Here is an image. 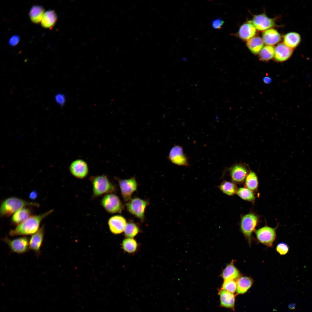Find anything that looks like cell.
<instances>
[{"instance_id": "obj_1", "label": "cell", "mask_w": 312, "mask_h": 312, "mask_svg": "<svg viewBox=\"0 0 312 312\" xmlns=\"http://www.w3.org/2000/svg\"><path fill=\"white\" fill-rule=\"evenodd\" d=\"M53 211V209L39 215L30 216L26 220L17 225L9 232L11 236L33 235L40 229L42 220Z\"/></svg>"}, {"instance_id": "obj_2", "label": "cell", "mask_w": 312, "mask_h": 312, "mask_svg": "<svg viewBox=\"0 0 312 312\" xmlns=\"http://www.w3.org/2000/svg\"><path fill=\"white\" fill-rule=\"evenodd\" d=\"M28 206L39 207V205L16 197H9L4 200L1 203L0 209L1 216L9 217L19 210Z\"/></svg>"}, {"instance_id": "obj_3", "label": "cell", "mask_w": 312, "mask_h": 312, "mask_svg": "<svg viewBox=\"0 0 312 312\" xmlns=\"http://www.w3.org/2000/svg\"><path fill=\"white\" fill-rule=\"evenodd\" d=\"M93 193L94 196L112 193L115 190L114 185L104 175L94 177L92 179Z\"/></svg>"}, {"instance_id": "obj_4", "label": "cell", "mask_w": 312, "mask_h": 312, "mask_svg": "<svg viewBox=\"0 0 312 312\" xmlns=\"http://www.w3.org/2000/svg\"><path fill=\"white\" fill-rule=\"evenodd\" d=\"M259 217L255 214L250 213L243 216L240 223V230L250 245L252 234L259 222Z\"/></svg>"}, {"instance_id": "obj_5", "label": "cell", "mask_w": 312, "mask_h": 312, "mask_svg": "<svg viewBox=\"0 0 312 312\" xmlns=\"http://www.w3.org/2000/svg\"><path fill=\"white\" fill-rule=\"evenodd\" d=\"M101 204L107 212L111 214L121 213L125 208L118 197L112 193L105 194L101 199Z\"/></svg>"}, {"instance_id": "obj_6", "label": "cell", "mask_w": 312, "mask_h": 312, "mask_svg": "<svg viewBox=\"0 0 312 312\" xmlns=\"http://www.w3.org/2000/svg\"><path fill=\"white\" fill-rule=\"evenodd\" d=\"M149 204L148 200L135 197L127 202L126 206L129 213L143 222L145 218V209Z\"/></svg>"}, {"instance_id": "obj_7", "label": "cell", "mask_w": 312, "mask_h": 312, "mask_svg": "<svg viewBox=\"0 0 312 312\" xmlns=\"http://www.w3.org/2000/svg\"><path fill=\"white\" fill-rule=\"evenodd\" d=\"M255 233L260 243L269 247L272 245L276 236L275 228L267 225L255 230Z\"/></svg>"}, {"instance_id": "obj_8", "label": "cell", "mask_w": 312, "mask_h": 312, "mask_svg": "<svg viewBox=\"0 0 312 312\" xmlns=\"http://www.w3.org/2000/svg\"><path fill=\"white\" fill-rule=\"evenodd\" d=\"M118 183L123 199L127 202L131 198L132 194L137 190L138 184L136 179L134 177L127 179H120Z\"/></svg>"}, {"instance_id": "obj_9", "label": "cell", "mask_w": 312, "mask_h": 312, "mask_svg": "<svg viewBox=\"0 0 312 312\" xmlns=\"http://www.w3.org/2000/svg\"><path fill=\"white\" fill-rule=\"evenodd\" d=\"M12 252L23 254L27 252L29 248V240L27 237H22L10 239L7 237L3 239Z\"/></svg>"}, {"instance_id": "obj_10", "label": "cell", "mask_w": 312, "mask_h": 312, "mask_svg": "<svg viewBox=\"0 0 312 312\" xmlns=\"http://www.w3.org/2000/svg\"><path fill=\"white\" fill-rule=\"evenodd\" d=\"M248 22L251 23L256 29L260 31H265L275 25V19L269 18L264 14L255 16Z\"/></svg>"}, {"instance_id": "obj_11", "label": "cell", "mask_w": 312, "mask_h": 312, "mask_svg": "<svg viewBox=\"0 0 312 312\" xmlns=\"http://www.w3.org/2000/svg\"><path fill=\"white\" fill-rule=\"evenodd\" d=\"M69 170L71 174L75 177L79 179H83L88 175V167L87 163L81 159H77L73 161L69 167Z\"/></svg>"}, {"instance_id": "obj_12", "label": "cell", "mask_w": 312, "mask_h": 312, "mask_svg": "<svg viewBox=\"0 0 312 312\" xmlns=\"http://www.w3.org/2000/svg\"><path fill=\"white\" fill-rule=\"evenodd\" d=\"M248 169L245 165L236 164L231 167L229 169L230 176L232 182L235 183L243 182L248 174Z\"/></svg>"}, {"instance_id": "obj_13", "label": "cell", "mask_w": 312, "mask_h": 312, "mask_svg": "<svg viewBox=\"0 0 312 312\" xmlns=\"http://www.w3.org/2000/svg\"><path fill=\"white\" fill-rule=\"evenodd\" d=\"M168 158L173 163L177 165L186 166H189L187 157L184 153L183 148L180 146H174L171 149Z\"/></svg>"}, {"instance_id": "obj_14", "label": "cell", "mask_w": 312, "mask_h": 312, "mask_svg": "<svg viewBox=\"0 0 312 312\" xmlns=\"http://www.w3.org/2000/svg\"><path fill=\"white\" fill-rule=\"evenodd\" d=\"M127 223L126 219L120 215L111 217L108 221L110 231L112 233L116 235L120 234L124 231Z\"/></svg>"}, {"instance_id": "obj_15", "label": "cell", "mask_w": 312, "mask_h": 312, "mask_svg": "<svg viewBox=\"0 0 312 312\" xmlns=\"http://www.w3.org/2000/svg\"><path fill=\"white\" fill-rule=\"evenodd\" d=\"M44 227H41L39 230L31 237L29 241V248L38 255L40 252L44 239Z\"/></svg>"}, {"instance_id": "obj_16", "label": "cell", "mask_w": 312, "mask_h": 312, "mask_svg": "<svg viewBox=\"0 0 312 312\" xmlns=\"http://www.w3.org/2000/svg\"><path fill=\"white\" fill-rule=\"evenodd\" d=\"M293 49L284 43L278 44L275 48L274 58L278 62H283L288 60L292 55Z\"/></svg>"}, {"instance_id": "obj_17", "label": "cell", "mask_w": 312, "mask_h": 312, "mask_svg": "<svg viewBox=\"0 0 312 312\" xmlns=\"http://www.w3.org/2000/svg\"><path fill=\"white\" fill-rule=\"evenodd\" d=\"M280 34L276 29H270L265 31L262 36L264 43L267 45H271L278 43L281 40Z\"/></svg>"}, {"instance_id": "obj_18", "label": "cell", "mask_w": 312, "mask_h": 312, "mask_svg": "<svg viewBox=\"0 0 312 312\" xmlns=\"http://www.w3.org/2000/svg\"><path fill=\"white\" fill-rule=\"evenodd\" d=\"M256 33V29L250 23L248 22L242 24L237 33V35L240 39L248 41L254 37Z\"/></svg>"}, {"instance_id": "obj_19", "label": "cell", "mask_w": 312, "mask_h": 312, "mask_svg": "<svg viewBox=\"0 0 312 312\" xmlns=\"http://www.w3.org/2000/svg\"><path fill=\"white\" fill-rule=\"evenodd\" d=\"M219 294L222 307L234 310L235 298L233 294L221 289Z\"/></svg>"}, {"instance_id": "obj_20", "label": "cell", "mask_w": 312, "mask_h": 312, "mask_svg": "<svg viewBox=\"0 0 312 312\" xmlns=\"http://www.w3.org/2000/svg\"><path fill=\"white\" fill-rule=\"evenodd\" d=\"M57 17L55 11L49 10L45 12L41 21L42 26L44 28L51 29L55 24Z\"/></svg>"}, {"instance_id": "obj_21", "label": "cell", "mask_w": 312, "mask_h": 312, "mask_svg": "<svg viewBox=\"0 0 312 312\" xmlns=\"http://www.w3.org/2000/svg\"><path fill=\"white\" fill-rule=\"evenodd\" d=\"M31 213L32 210L30 208H23L14 214L11 218V222L14 224H19L29 218Z\"/></svg>"}, {"instance_id": "obj_22", "label": "cell", "mask_w": 312, "mask_h": 312, "mask_svg": "<svg viewBox=\"0 0 312 312\" xmlns=\"http://www.w3.org/2000/svg\"><path fill=\"white\" fill-rule=\"evenodd\" d=\"M239 270L232 262L227 265L222 271L221 275L224 280H235L241 276Z\"/></svg>"}, {"instance_id": "obj_23", "label": "cell", "mask_w": 312, "mask_h": 312, "mask_svg": "<svg viewBox=\"0 0 312 312\" xmlns=\"http://www.w3.org/2000/svg\"><path fill=\"white\" fill-rule=\"evenodd\" d=\"M252 278L247 276H241L236 281L237 293L242 294L246 293L251 287L253 283Z\"/></svg>"}, {"instance_id": "obj_24", "label": "cell", "mask_w": 312, "mask_h": 312, "mask_svg": "<svg viewBox=\"0 0 312 312\" xmlns=\"http://www.w3.org/2000/svg\"><path fill=\"white\" fill-rule=\"evenodd\" d=\"M283 41L285 45L293 49L300 44L301 37L297 33L290 32L285 34L283 37Z\"/></svg>"}, {"instance_id": "obj_25", "label": "cell", "mask_w": 312, "mask_h": 312, "mask_svg": "<svg viewBox=\"0 0 312 312\" xmlns=\"http://www.w3.org/2000/svg\"><path fill=\"white\" fill-rule=\"evenodd\" d=\"M263 42L260 37H253L247 41V46L253 53L257 54L260 52L263 47Z\"/></svg>"}, {"instance_id": "obj_26", "label": "cell", "mask_w": 312, "mask_h": 312, "mask_svg": "<svg viewBox=\"0 0 312 312\" xmlns=\"http://www.w3.org/2000/svg\"><path fill=\"white\" fill-rule=\"evenodd\" d=\"M44 13V9L43 7L39 5H35L30 9L29 15L33 23L38 24L41 21Z\"/></svg>"}, {"instance_id": "obj_27", "label": "cell", "mask_w": 312, "mask_h": 312, "mask_svg": "<svg viewBox=\"0 0 312 312\" xmlns=\"http://www.w3.org/2000/svg\"><path fill=\"white\" fill-rule=\"evenodd\" d=\"M218 187L224 194L229 196L236 193L238 189L235 183L226 181H223Z\"/></svg>"}, {"instance_id": "obj_28", "label": "cell", "mask_w": 312, "mask_h": 312, "mask_svg": "<svg viewBox=\"0 0 312 312\" xmlns=\"http://www.w3.org/2000/svg\"><path fill=\"white\" fill-rule=\"evenodd\" d=\"M245 187L252 192L257 190L258 186V181L256 174L250 170L245 180Z\"/></svg>"}, {"instance_id": "obj_29", "label": "cell", "mask_w": 312, "mask_h": 312, "mask_svg": "<svg viewBox=\"0 0 312 312\" xmlns=\"http://www.w3.org/2000/svg\"><path fill=\"white\" fill-rule=\"evenodd\" d=\"M140 231L138 225L134 222L130 221L127 222L124 232L126 238H134Z\"/></svg>"}, {"instance_id": "obj_30", "label": "cell", "mask_w": 312, "mask_h": 312, "mask_svg": "<svg viewBox=\"0 0 312 312\" xmlns=\"http://www.w3.org/2000/svg\"><path fill=\"white\" fill-rule=\"evenodd\" d=\"M123 250L128 253H133L136 252L138 248V244L133 238H126L122 244Z\"/></svg>"}, {"instance_id": "obj_31", "label": "cell", "mask_w": 312, "mask_h": 312, "mask_svg": "<svg viewBox=\"0 0 312 312\" xmlns=\"http://www.w3.org/2000/svg\"><path fill=\"white\" fill-rule=\"evenodd\" d=\"M275 48L272 46L266 45L264 47L259 53V57L262 60H269L274 57Z\"/></svg>"}, {"instance_id": "obj_32", "label": "cell", "mask_w": 312, "mask_h": 312, "mask_svg": "<svg viewBox=\"0 0 312 312\" xmlns=\"http://www.w3.org/2000/svg\"><path fill=\"white\" fill-rule=\"evenodd\" d=\"M236 194L241 198L246 201L254 203L255 199L253 192L246 187L238 188Z\"/></svg>"}, {"instance_id": "obj_33", "label": "cell", "mask_w": 312, "mask_h": 312, "mask_svg": "<svg viewBox=\"0 0 312 312\" xmlns=\"http://www.w3.org/2000/svg\"><path fill=\"white\" fill-rule=\"evenodd\" d=\"M221 289L234 294L237 290L236 281L235 280H224Z\"/></svg>"}, {"instance_id": "obj_34", "label": "cell", "mask_w": 312, "mask_h": 312, "mask_svg": "<svg viewBox=\"0 0 312 312\" xmlns=\"http://www.w3.org/2000/svg\"><path fill=\"white\" fill-rule=\"evenodd\" d=\"M276 249L277 252L280 255H283L286 254L288 252L289 250V247L286 243L281 242L277 245Z\"/></svg>"}, {"instance_id": "obj_35", "label": "cell", "mask_w": 312, "mask_h": 312, "mask_svg": "<svg viewBox=\"0 0 312 312\" xmlns=\"http://www.w3.org/2000/svg\"><path fill=\"white\" fill-rule=\"evenodd\" d=\"M56 102L60 106H63L66 101V98L64 95L62 93L56 94L55 96Z\"/></svg>"}, {"instance_id": "obj_36", "label": "cell", "mask_w": 312, "mask_h": 312, "mask_svg": "<svg viewBox=\"0 0 312 312\" xmlns=\"http://www.w3.org/2000/svg\"><path fill=\"white\" fill-rule=\"evenodd\" d=\"M224 23V21L222 19L220 18H216L212 21V26L215 29H219L222 27Z\"/></svg>"}, {"instance_id": "obj_37", "label": "cell", "mask_w": 312, "mask_h": 312, "mask_svg": "<svg viewBox=\"0 0 312 312\" xmlns=\"http://www.w3.org/2000/svg\"><path fill=\"white\" fill-rule=\"evenodd\" d=\"M20 40V37L18 35H14L12 36L9 39V44L11 46H15L19 43Z\"/></svg>"}, {"instance_id": "obj_38", "label": "cell", "mask_w": 312, "mask_h": 312, "mask_svg": "<svg viewBox=\"0 0 312 312\" xmlns=\"http://www.w3.org/2000/svg\"><path fill=\"white\" fill-rule=\"evenodd\" d=\"M38 196V194L37 192L35 191L31 192L29 194V197L32 200L35 199Z\"/></svg>"}, {"instance_id": "obj_39", "label": "cell", "mask_w": 312, "mask_h": 312, "mask_svg": "<svg viewBox=\"0 0 312 312\" xmlns=\"http://www.w3.org/2000/svg\"><path fill=\"white\" fill-rule=\"evenodd\" d=\"M295 304L294 303L290 304L289 305V308L291 309H294L295 308Z\"/></svg>"}]
</instances>
